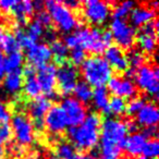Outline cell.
<instances>
[{
  "mask_svg": "<svg viewBox=\"0 0 159 159\" xmlns=\"http://www.w3.org/2000/svg\"><path fill=\"white\" fill-rule=\"evenodd\" d=\"M0 53H1V52H0Z\"/></svg>",
  "mask_w": 159,
  "mask_h": 159,
  "instance_id": "obj_58",
  "label": "cell"
},
{
  "mask_svg": "<svg viewBox=\"0 0 159 159\" xmlns=\"http://www.w3.org/2000/svg\"><path fill=\"white\" fill-rule=\"evenodd\" d=\"M125 74H126V77H128V80L130 79H133V77H135V75H136V70L135 69H128V70L125 71Z\"/></svg>",
  "mask_w": 159,
  "mask_h": 159,
  "instance_id": "obj_52",
  "label": "cell"
},
{
  "mask_svg": "<svg viewBox=\"0 0 159 159\" xmlns=\"http://www.w3.org/2000/svg\"><path fill=\"white\" fill-rule=\"evenodd\" d=\"M5 158V147H3V144L0 142V159Z\"/></svg>",
  "mask_w": 159,
  "mask_h": 159,
  "instance_id": "obj_54",
  "label": "cell"
},
{
  "mask_svg": "<svg viewBox=\"0 0 159 159\" xmlns=\"http://www.w3.org/2000/svg\"><path fill=\"white\" fill-rule=\"evenodd\" d=\"M12 137V129L8 123L6 124H0V142L10 141Z\"/></svg>",
  "mask_w": 159,
  "mask_h": 159,
  "instance_id": "obj_40",
  "label": "cell"
},
{
  "mask_svg": "<svg viewBox=\"0 0 159 159\" xmlns=\"http://www.w3.org/2000/svg\"><path fill=\"white\" fill-rule=\"evenodd\" d=\"M25 84H24V93L27 97L36 98L39 96V94L42 93L40 91V86L37 82V79H36L35 75H31V76L25 77Z\"/></svg>",
  "mask_w": 159,
  "mask_h": 159,
  "instance_id": "obj_29",
  "label": "cell"
},
{
  "mask_svg": "<svg viewBox=\"0 0 159 159\" xmlns=\"http://www.w3.org/2000/svg\"><path fill=\"white\" fill-rule=\"evenodd\" d=\"M100 123V116L96 112H92L86 116L82 124L70 126L68 129V136L77 149H94L99 142Z\"/></svg>",
  "mask_w": 159,
  "mask_h": 159,
  "instance_id": "obj_1",
  "label": "cell"
},
{
  "mask_svg": "<svg viewBox=\"0 0 159 159\" xmlns=\"http://www.w3.org/2000/svg\"><path fill=\"white\" fill-rule=\"evenodd\" d=\"M63 44L66 45L68 48L74 49V48H79V42H77V38L75 36V34H69L64 37V42Z\"/></svg>",
  "mask_w": 159,
  "mask_h": 159,
  "instance_id": "obj_43",
  "label": "cell"
},
{
  "mask_svg": "<svg viewBox=\"0 0 159 159\" xmlns=\"http://www.w3.org/2000/svg\"><path fill=\"white\" fill-rule=\"evenodd\" d=\"M108 89L117 97L121 98H132L136 95V86L134 83L128 79L120 77H111L108 81Z\"/></svg>",
  "mask_w": 159,
  "mask_h": 159,
  "instance_id": "obj_16",
  "label": "cell"
},
{
  "mask_svg": "<svg viewBox=\"0 0 159 159\" xmlns=\"http://www.w3.org/2000/svg\"><path fill=\"white\" fill-rule=\"evenodd\" d=\"M111 35L120 47L129 49L133 46L135 39V31L124 20L113 19L110 23Z\"/></svg>",
  "mask_w": 159,
  "mask_h": 159,
  "instance_id": "obj_7",
  "label": "cell"
},
{
  "mask_svg": "<svg viewBox=\"0 0 159 159\" xmlns=\"http://www.w3.org/2000/svg\"><path fill=\"white\" fill-rule=\"evenodd\" d=\"M16 3V0H2L0 1V9L5 12H11Z\"/></svg>",
  "mask_w": 159,
  "mask_h": 159,
  "instance_id": "obj_44",
  "label": "cell"
},
{
  "mask_svg": "<svg viewBox=\"0 0 159 159\" xmlns=\"http://www.w3.org/2000/svg\"><path fill=\"white\" fill-rule=\"evenodd\" d=\"M56 73L57 69L52 63H47L40 66L36 74V79L40 86V91L44 92L46 98H55L57 97L55 93V87L57 84L56 81Z\"/></svg>",
  "mask_w": 159,
  "mask_h": 159,
  "instance_id": "obj_10",
  "label": "cell"
},
{
  "mask_svg": "<svg viewBox=\"0 0 159 159\" xmlns=\"http://www.w3.org/2000/svg\"><path fill=\"white\" fill-rule=\"evenodd\" d=\"M14 37H16L20 48L22 47V48H25L26 50H29L32 46L35 45V42L32 38H30V36L26 34V32H24V30L20 26L16 27V31H14Z\"/></svg>",
  "mask_w": 159,
  "mask_h": 159,
  "instance_id": "obj_34",
  "label": "cell"
},
{
  "mask_svg": "<svg viewBox=\"0 0 159 159\" xmlns=\"http://www.w3.org/2000/svg\"><path fill=\"white\" fill-rule=\"evenodd\" d=\"M74 159H98V158L94 157L93 155H77V156H75Z\"/></svg>",
  "mask_w": 159,
  "mask_h": 159,
  "instance_id": "obj_53",
  "label": "cell"
},
{
  "mask_svg": "<svg viewBox=\"0 0 159 159\" xmlns=\"http://www.w3.org/2000/svg\"><path fill=\"white\" fill-rule=\"evenodd\" d=\"M92 100L94 106L97 109L102 110L104 115H109L108 112V102H109V92L106 87H97L93 92Z\"/></svg>",
  "mask_w": 159,
  "mask_h": 159,
  "instance_id": "obj_24",
  "label": "cell"
},
{
  "mask_svg": "<svg viewBox=\"0 0 159 159\" xmlns=\"http://www.w3.org/2000/svg\"><path fill=\"white\" fill-rule=\"evenodd\" d=\"M27 60L29 64L35 69H39L40 66L48 63L51 59L50 48L46 44H35L27 50Z\"/></svg>",
  "mask_w": 159,
  "mask_h": 159,
  "instance_id": "obj_17",
  "label": "cell"
},
{
  "mask_svg": "<svg viewBox=\"0 0 159 159\" xmlns=\"http://www.w3.org/2000/svg\"><path fill=\"white\" fill-rule=\"evenodd\" d=\"M156 19V11L152 8L137 7L130 13V21L134 26H143Z\"/></svg>",
  "mask_w": 159,
  "mask_h": 159,
  "instance_id": "obj_20",
  "label": "cell"
},
{
  "mask_svg": "<svg viewBox=\"0 0 159 159\" xmlns=\"http://www.w3.org/2000/svg\"><path fill=\"white\" fill-rule=\"evenodd\" d=\"M136 83L141 89L150 96L157 97L159 91V72L157 66L150 68L148 66H142L136 71Z\"/></svg>",
  "mask_w": 159,
  "mask_h": 159,
  "instance_id": "obj_6",
  "label": "cell"
},
{
  "mask_svg": "<svg viewBox=\"0 0 159 159\" xmlns=\"http://www.w3.org/2000/svg\"><path fill=\"white\" fill-rule=\"evenodd\" d=\"M45 126H47L51 133H61L66 129L68 119L60 106H52L44 118Z\"/></svg>",
  "mask_w": 159,
  "mask_h": 159,
  "instance_id": "obj_15",
  "label": "cell"
},
{
  "mask_svg": "<svg viewBox=\"0 0 159 159\" xmlns=\"http://www.w3.org/2000/svg\"><path fill=\"white\" fill-rule=\"evenodd\" d=\"M50 51L51 56H53V59L57 64L62 66L63 63L66 62V58H68L69 49L66 45L63 44V42L60 40H55V42L50 43Z\"/></svg>",
  "mask_w": 159,
  "mask_h": 159,
  "instance_id": "obj_27",
  "label": "cell"
},
{
  "mask_svg": "<svg viewBox=\"0 0 159 159\" xmlns=\"http://www.w3.org/2000/svg\"><path fill=\"white\" fill-rule=\"evenodd\" d=\"M23 85V73L21 69H16L8 74L3 79V87L9 94H16L21 89Z\"/></svg>",
  "mask_w": 159,
  "mask_h": 159,
  "instance_id": "obj_22",
  "label": "cell"
},
{
  "mask_svg": "<svg viewBox=\"0 0 159 159\" xmlns=\"http://www.w3.org/2000/svg\"><path fill=\"white\" fill-rule=\"evenodd\" d=\"M56 152L59 159H74L75 158V148L68 142H60L56 146Z\"/></svg>",
  "mask_w": 159,
  "mask_h": 159,
  "instance_id": "obj_31",
  "label": "cell"
},
{
  "mask_svg": "<svg viewBox=\"0 0 159 159\" xmlns=\"http://www.w3.org/2000/svg\"><path fill=\"white\" fill-rule=\"evenodd\" d=\"M11 115L10 111L8 110L7 106L2 102H0V124H6L10 121Z\"/></svg>",
  "mask_w": 159,
  "mask_h": 159,
  "instance_id": "obj_42",
  "label": "cell"
},
{
  "mask_svg": "<svg viewBox=\"0 0 159 159\" xmlns=\"http://www.w3.org/2000/svg\"><path fill=\"white\" fill-rule=\"evenodd\" d=\"M134 6L135 2H133V1H123V2H120L119 5L116 6L112 11L113 19H121V20H123V18L128 16L131 13Z\"/></svg>",
  "mask_w": 159,
  "mask_h": 159,
  "instance_id": "obj_33",
  "label": "cell"
},
{
  "mask_svg": "<svg viewBox=\"0 0 159 159\" xmlns=\"http://www.w3.org/2000/svg\"><path fill=\"white\" fill-rule=\"evenodd\" d=\"M126 125L123 121L113 118H107L102 125V137L99 139L102 143H109L118 145L120 148L124 147L126 139Z\"/></svg>",
  "mask_w": 159,
  "mask_h": 159,
  "instance_id": "obj_4",
  "label": "cell"
},
{
  "mask_svg": "<svg viewBox=\"0 0 159 159\" xmlns=\"http://www.w3.org/2000/svg\"><path fill=\"white\" fill-rule=\"evenodd\" d=\"M70 63L74 64V66H81L83 62L86 59V53L83 50L82 48H74L71 51V56H70Z\"/></svg>",
  "mask_w": 159,
  "mask_h": 159,
  "instance_id": "obj_39",
  "label": "cell"
},
{
  "mask_svg": "<svg viewBox=\"0 0 159 159\" xmlns=\"http://www.w3.org/2000/svg\"><path fill=\"white\" fill-rule=\"evenodd\" d=\"M33 11H34L33 2L29 1V0L21 1V2L16 1V6L12 9V12H13L14 16H16V21L19 23V26L27 24V20L33 14Z\"/></svg>",
  "mask_w": 159,
  "mask_h": 159,
  "instance_id": "obj_23",
  "label": "cell"
},
{
  "mask_svg": "<svg viewBox=\"0 0 159 159\" xmlns=\"http://www.w3.org/2000/svg\"><path fill=\"white\" fill-rule=\"evenodd\" d=\"M145 104L146 102L144 98H134V99H132L129 102V105L126 106L125 111L128 112L129 116L137 115V112L145 106Z\"/></svg>",
  "mask_w": 159,
  "mask_h": 159,
  "instance_id": "obj_38",
  "label": "cell"
},
{
  "mask_svg": "<svg viewBox=\"0 0 159 159\" xmlns=\"http://www.w3.org/2000/svg\"><path fill=\"white\" fill-rule=\"evenodd\" d=\"M125 109H126V104L123 98L112 96L111 99H109V102H108L109 115L120 116L123 112H125Z\"/></svg>",
  "mask_w": 159,
  "mask_h": 159,
  "instance_id": "obj_32",
  "label": "cell"
},
{
  "mask_svg": "<svg viewBox=\"0 0 159 159\" xmlns=\"http://www.w3.org/2000/svg\"><path fill=\"white\" fill-rule=\"evenodd\" d=\"M63 5L66 6L68 9H77L81 5L80 1H75V0H70V1H64Z\"/></svg>",
  "mask_w": 159,
  "mask_h": 159,
  "instance_id": "obj_48",
  "label": "cell"
},
{
  "mask_svg": "<svg viewBox=\"0 0 159 159\" xmlns=\"http://www.w3.org/2000/svg\"><path fill=\"white\" fill-rule=\"evenodd\" d=\"M137 123L144 125L146 128L156 126L159 120V112L157 106L152 102L145 104V106L137 112L136 115Z\"/></svg>",
  "mask_w": 159,
  "mask_h": 159,
  "instance_id": "obj_19",
  "label": "cell"
},
{
  "mask_svg": "<svg viewBox=\"0 0 159 159\" xmlns=\"http://www.w3.org/2000/svg\"><path fill=\"white\" fill-rule=\"evenodd\" d=\"M105 60L109 63L111 69H115L118 72H125L129 69L126 56L118 46H109L105 50Z\"/></svg>",
  "mask_w": 159,
  "mask_h": 159,
  "instance_id": "obj_18",
  "label": "cell"
},
{
  "mask_svg": "<svg viewBox=\"0 0 159 159\" xmlns=\"http://www.w3.org/2000/svg\"><path fill=\"white\" fill-rule=\"evenodd\" d=\"M51 108V102L48 98L44 96H38L35 98L30 107V113L33 118V128H35L37 131H43L45 128L44 118L48 110Z\"/></svg>",
  "mask_w": 159,
  "mask_h": 159,
  "instance_id": "obj_14",
  "label": "cell"
},
{
  "mask_svg": "<svg viewBox=\"0 0 159 159\" xmlns=\"http://www.w3.org/2000/svg\"><path fill=\"white\" fill-rule=\"evenodd\" d=\"M75 99L79 100L81 104H89L93 97V89L85 81H80L74 87Z\"/></svg>",
  "mask_w": 159,
  "mask_h": 159,
  "instance_id": "obj_26",
  "label": "cell"
},
{
  "mask_svg": "<svg viewBox=\"0 0 159 159\" xmlns=\"http://www.w3.org/2000/svg\"><path fill=\"white\" fill-rule=\"evenodd\" d=\"M48 159H59L57 156H50V157H48Z\"/></svg>",
  "mask_w": 159,
  "mask_h": 159,
  "instance_id": "obj_56",
  "label": "cell"
},
{
  "mask_svg": "<svg viewBox=\"0 0 159 159\" xmlns=\"http://www.w3.org/2000/svg\"><path fill=\"white\" fill-rule=\"evenodd\" d=\"M110 14V7L99 0H89L84 3V16L92 24L99 25L107 21Z\"/></svg>",
  "mask_w": 159,
  "mask_h": 159,
  "instance_id": "obj_12",
  "label": "cell"
},
{
  "mask_svg": "<svg viewBox=\"0 0 159 159\" xmlns=\"http://www.w3.org/2000/svg\"><path fill=\"white\" fill-rule=\"evenodd\" d=\"M145 143L146 139L142 133H133L125 139L123 149H125V152L130 156H139V155L142 154V150H143Z\"/></svg>",
  "mask_w": 159,
  "mask_h": 159,
  "instance_id": "obj_21",
  "label": "cell"
},
{
  "mask_svg": "<svg viewBox=\"0 0 159 159\" xmlns=\"http://www.w3.org/2000/svg\"><path fill=\"white\" fill-rule=\"evenodd\" d=\"M158 152H159V143L157 141V139H152L148 142L146 141L143 150H142L143 157L156 159V157L158 156Z\"/></svg>",
  "mask_w": 159,
  "mask_h": 159,
  "instance_id": "obj_35",
  "label": "cell"
},
{
  "mask_svg": "<svg viewBox=\"0 0 159 159\" xmlns=\"http://www.w3.org/2000/svg\"><path fill=\"white\" fill-rule=\"evenodd\" d=\"M82 75L89 86L104 87L112 77V69L102 57H91L82 63Z\"/></svg>",
  "mask_w": 159,
  "mask_h": 159,
  "instance_id": "obj_2",
  "label": "cell"
},
{
  "mask_svg": "<svg viewBox=\"0 0 159 159\" xmlns=\"http://www.w3.org/2000/svg\"><path fill=\"white\" fill-rule=\"evenodd\" d=\"M74 34L79 42V48H82L83 50L92 51L94 53H102L107 49L102 42V31L97 27H82L77 30Z\"/></svg>",
  "mask_w": 159,
  "mask_h": 159,
  "instance_id": "obj_5",
  "label": "cell"
},
{
  "mask_svg": "<svg viewBox=\"0 0 159 159\" xmlns=\"http://www.w3.org/2000/svg\"><path fill=\"white\" fill-rule=\"evenodd\" d=\"M12 132L20 145H29L33 142V124L23 113H16L12 117Z\"/></svg>",
  "mask_w": 159,
  "mask_h": 159,
  "instance_id": "obj_9",
  "label": "cell"
},
{
  "mask_svg": "<svg viewBox=\"0 0 159 159\" xmlns=\"http://www.w3.org/2000/svg\"><path fill=\"white\" fill-rule=\"evenodd\" d=\"M60 107L66 113L68 124L71 126H77L82 124L87 116L86 108L84 107V105L81 104L74 97H66L62 100Z\"/></svg>",
  "mask_w": 159,
  "mask_h": 159,
  "instance_id": "obj_11",
  "label": "cell"
},
{
  "mask_svg": "<svg viewBox=\"0 0 159 159\" xmlns=\"http://www.w3.org/2000/svg\"><path fill=\"white\" fill-rule=\"evenodd\" d=\"M125 125H126V130L130 131V132H132V134H133V133H136V131H137V124L135 123V122L129 121V123H126Z\"/></svg>",
  "mask_w": 159,
  "mask_h": 159,
  "instance_id": "obj_49",
  "label": "cell"
},
{
  "mask_svg": "<svg viewBox=\"0 0 159 159\" xmlns=\"http://www.w3.org/2000/svg\"><path fill=\"white\" fill-rule=\"evenodd\" d=\"M45 7L50 16L51 21L55 22V24L61 32L69 33L77 26L76 18L63 3L57 1H47L45 2Z\"/></svg>",
  "mask_w": 159,
  "mask_h": 159,
  "instance_id": "obj_3",
  "label": "cell"
},
{
  "mask_svg": "<svg viewBox=\"0 0 159 159\" xmlns=\"http://www.w3.org/2000/svg\"><path fill=\"white\" fill-rule=\"evenodd\" d=\"M26 34L30 36V38L36 42L37 39H39L40 37L43 36L44 34V27L40 23H38L37 21H33L32 23L29 24V29H27Z\"/></svg>",
  "mask_w": 159,
  "mask_h": 159,
  "instance_id": "obj_37",
  "label": "cell"
},
{
  "mask_svg": "<svg viewBox=\"0 0 159 159\" xmlns=\"http://www.w3.org/2000/svg\"><path fill=\"white\" fill-rule=\"evenodd\" d=\"M0 48L8 55L20 50V46L16 37L12 34L5 31L2 27H0Z\"/></svg>",
  "mask_w": 159,
  "mask_h": 159,
  "instance_id": "obj_25",
  "label": "cell"
},
{
  "mask_svg": "<svg viewBox=\"0 0 159 159\" xmlns=\"http://www.w3.org/2000/svg\"><path fill=\"white\" fill-rule=\"evenodd\" d=\"M6 66H5V57H3L2 52L0 53V82L5 79L6 76Z\"/></svg>",
  "mask_w": 159,
  "mask_h": 159,
  "instance_id": "obj_47",
  "label": "cell"
},
{
  "mask_svg": "<svg viewBox=\"0 0 159 159\" xmlns=\"http://www.w3.org/2000/svg\"><path fill=\"white\" fill-rule=\"evenodd\" d=\"M158 5H159V3L157 2V1H152V2H150V3H149V6H150V7H152V9L154 10V11H155L156 9H158Z\"/></svg>",
  "mask_w": 159,
  "mask_h": 159,
  "instance_id": "obj_55",
  "label": "cell"
},
{
  "mask_svg": "<svg viewBox=\"0 0 159 159\" xmlns=\"http://www.w3.org/2000/svg\"><path fill=\"white\" fill-rule=\"evenodd\" d=\"M33 7L34 10H37L38 12L43 11L45 7V2H43V1H35V2H33Z\"/></svg>",
  "mask_w": 159,
  "mask_h": 159,
  "instance_id": "obj_51",
  "label": "cell"
},
{
  "mask_svg": "<svg viewBox=\"0 0 159 159\" xmlns=\"http://www.w3.org/2000/svg\"><path fill=\"white\" fill-rule=\"evenodd\" d=\"M102 42H104L105 46H106L107 48H108L109 46H111V43H112L113 38H112V35H111L110 31H102Z\"/></svg>",
  "mask_w": 159,
  "mask_h": 159,
  "instance_id": "obj_46",
  "label": "cell"
},
{
  "mask_svg": "<svg viewBox=\"0 0 159 159\" xmlns=\"http://www.w3.org/2000/svg\"><path fill=\"white\" fill-rule=\"evenodd\" d=\"M126 59H128L129 66H131V68L135 69V70H136V68L139 69L141 68L143 66L144 61H145V58H144L143 53L139 50H135V49L134 50H131L129 52Z\"/></svg>",
  "mask_w": 159,
  "mask_h": 159,
  "instance_id": "obj_36",
  "label": "cell"
},
{
  "mask_svg": "<svg viewBox=\"0 0 159 159\" xmlns=\"http://www.w3.org/2000/svg\"><path fill=\"white\" fill-rule=\"evenodd\" d=\"M98 154L102 159H119L121 155V148L118 145L100 142Z\"/></svg>",
  "mask_w": 159,
  "mask_h": 159,
  "instance_id": "obj_28",
  "label": "cell"
},
{
  "mask_svg": "<svg viewBox=\"0 0 159 159\" xmlns=\"http://www.w3.org/2000/svg\"><path fill=\"white\" fill-rule=\"evenodd\" d=\"M77 76H79L77 70L70 62H66L60 66L56 73V81L59 85L61 94L63 95L72 94L77 83Z\"/></svg>",
  "mask_w": 159,
  "mask_h": 159,
  "instance_id": "obj_8",
  "label": "cell"
},
{
  "mask_svg": "<svg viewBox=\"0 0 159 159\" xmlns=\"http://www.w3.org/2000/svg\"><path fill=\"white\" fill-rule=\"evenodd\" d=\"M142 134L145 136V139H156L157 135V128L156 126H149V128H145V130L143 131Z\"/></svg>",
  "mask_w": 159,
  "mask_h": 159,
  "instance_id": "obj_45",
  "label": "cell"
},
{
  "mask_svg": "<svg viewBox=\"0 0 159 159\" xmlns=\"http://www.w3.org/2000/svg\"><path fill=\"white\" fill-rule=\"evenodd\" d=\"M36 21H37L38 23H40V24L43 25V27L46 26V27H50L51 26V18L50 16H49V13L47 11H39L37 13V16H36Z\"/></svg>",
  "mask_w": 159,
  "mask_h": 159,
  "instance_id": "obj_41",
  "label": "cell"
},
{
  "mask_svg": "<svg viewBox=\"0 0 159 159\" xmlns=\"http://www.w3.org/2000/svg\"><path fill=\"white\" fill-rule=\"evenodd\" d=\"M23 60H24V56H23V53L20 50L9 53L8 57L5 59L6 71L11 72V71H14L16 69H20V66L23 63Z\"/></svg>",
  "mask_w": 159,
  "mask_h": 159,
  "instance_id": "obj_30",
  "label": "cell"
},
{
  "mask_svg": "<svg viewBox=\"0 0 159 159\" xmlns=\"http://www.w3.org/2000/svg\"><path fill=\"white\" fill-rule=\"evenodd\" d=\"M157 31H158V22L156 20L143 25L139 31L136 40L139 48L143 51L147 53H152L156 50Z\"/></svg>",
  "mask_w": 159,
  "mask_h": 159,
  "instance_id": "obj_13",
  "label": "cell"
},
{
  "mask_svg": "<svg viewBox=\"0 0 159 159\" xmlns=\"http://www.w3.org/2000/svg\"><path fill=\"white\" fill-rule=\"evenodd\" d=\"M139 159H152V158H145V157H139Z\"/></svg>",
  "mask_w": 159,
  "mask_h": 159,
  "instance_id": "obj_57",
  "label": "cell"
},
{
  "mask_svg": "<svg viewBox=\"0 0 159 159\" xmlns=\"http://www.w3.org/2000/svg\"><path fill=\"white\" fill-rule=\"evenodd\" d=\"M46 39L48 40V42L52 43L56 40V33L52 31V30H48V31L46 32Z\"/></svg>",
  "mask_w": 159,
  "mask_h": 159,
  "instance_id": "obj_50",
  "label": "cell"
}]
</instances>
